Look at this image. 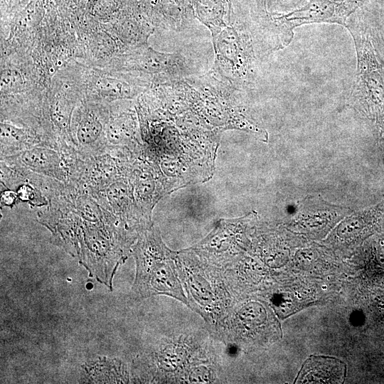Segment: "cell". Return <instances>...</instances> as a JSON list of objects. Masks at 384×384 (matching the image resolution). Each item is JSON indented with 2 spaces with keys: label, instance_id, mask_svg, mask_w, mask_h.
Masks as SVG:
<instances>
[{
  "label": "cell",
  "instance_id": "3",
  "mask_svg": "<svg viewBox=\"0 0 384 384\" xmlns=\"http://www.w3.org/2000/svg\"><path fill=\"white\" fill-rule=\"evenodd\" d=\"M363 0H309L300 8L286 14L265 17V23L276 50L287 46L294 29L313 23H338L346 27L348 18Z\"/></svg>",
  "mask_w": 384,
  "mask_h": 384
},
{
  "label": "cell",
  "instance_id": "1",
  "mask_svg": "<svg viewBox=\"0 0 384 384\" xmlns=\"http://www.w3.org/2000/svg\"><path fill=\"white\" fill-rule=\"evenodd\" d=\"M188 307L205 321L214 337L240 300L226 284L220 270L193 255L176 256Z\"/></svg>",
  "mask_w": 384,
  "mask_h": 384
},
{
  "label": "cell",
  "instance_id": "11",
  "mask_svg": "<svg viewBox=\"0 0 384 384\" xmlns=\"http://www.w3.org/2000/svg\"><path fill=\"white\" fill-rule=\"evenodd\" d=\"M196 8L198 17L215 33L225 24V17L230 15V0H190Z\"/></svg>",
  "mask_w": 384,
  "mask_h": 384
},
{
  "label": "cell",
  "instance_id": "13",
  "mask_svg": "<svg viewBox=\"0 0 384 384\" xmlns=\"http://www.w3.org/2000/svg\"><path fill=\"white\" fill-rule=\"evenodd\" d=\"M19 202L18 195L13 189L1 188V207L12 208Z\"/></svg>",
  "mask_w": 384,
  "mask_h": 384
},
{
  "label": "cell",
  "instance_id": "8",
  "mask_svg": "<svg viewBox=\"0 0 384 384\" xmlns=\"http://www.w3.org/2000/svg\"><path fill=\"white\" fill-rule=\"evenodd\" d=\"M108 117L102 107L86 106L80 109L70 128L78 151L85 156H97L108 151L106 132Z\"/></svg>",
  "mask_w": 384,
  "mask_h": 384
},
{
  "label": "cell",
  "instance_id": "9",
  "mask_svg": "<svg viewBox=\"0 0 384 384\" xmlns=\"http://www.w3.org/2000/svg\"><path fill=\"white\" fill-rule=\"evenodd\" d=\"M346 366L329 356H311L303 363L294 383H343Z\"/></svg>",
  "mask_w": 384,
  "mask_h": 384
},
{
  "label": "cell",
  "instance_id": "7",
  "mask_svg": "<svg viewBox=\"0 0 384 384\" xmlns=\"http://www.w3.org/2000/svg\"><path fill=\"white\" fill-rule=\"evenodd\" d=\"M73 148L67 146L58 149L39 144L19 154L1 158V161L68 183L69 157Z\"/></svg>",
  "mask_w": 384,
  "mask_h": 384
},
{
  "label": "cell",
  "instance_id": "4",
  "mask_svg": "<svg viewBox=\"0 0 384 384\" xmlns=\"http://www.w3.org/2000/svg\"><path fill=\"white\" fill-rule=\"evenodd\" d=\"M347 28L353 39L357 55L350 100L366 112L381 113L384 110V78L370 32L356 23H349Z\"/></svg>",
  "mask_w": 384,
  "mask_h": 384
},
{
  "label": "cell",
  "instance_id": "5",
  "mask_svg": "<svg viewBox=\"0 0 384 384\" xmlns=\"http://www.w3.org/2000/svg\"><path fill=\"white\" fill-rule=\"evenodd\" d=\"M279 332V322L267 304L239 300L213 338L225 345L239 347L272 341L278 338Z\"/></svg>",
  "mask_w": 384,
  "mask_h": 384
},
{
  "label": "cell",
  "instance_id": "6",
  "mask_svg": "<svg viewBox=\"0 0 384 384\" xmlns=\"http://www.w3.org/2000/svg\"><path fill=\"white\" fill-rule=\"evenodd\" d=\"M215 359L208 343L200 344L191 336L178 338L162 343L151 354L149 363L152 380L169 383H187L192 369Z\"/></svg>",
  "mask_w": 384,
  "mask_h": 384
},
{
  "label": "cell",
  "instance_id": "2",
  "mask_svg": "<svg viewBox=\"0 0 384 384\" xmlns=\"http://www.w3.org/2000/svg\"><path fill=\"white\" fill-rule=\"evenodd\" d=\"M136 274L131 295L136 300L166 295L188 306V299L179 277L176 256L163 243L159 232L148 228L132 247Z\"/></svg>",
  "mask_w": 384,
  "mask_h": 384
},
{
  "label": "cell",
  "instance_id": "12",
  "mask_svg": "<svg viewBox=\"0 0 384 384\" xmlns=\"http://www.w3.org/2000/svg\"><path fill=\"white\" fill-rule=\"evenodd\" d=\"M1 77V88L4 91H14L22 83L21 76L15 71H4Z\"/></svg>",
  "mask_w": 384,
  "mask_h": 384
},
{
  "label": "cell",
  "instance_id": "10",
  "mask_svg": "<svg viewBox=\"0 0 384 384\" xmlns=\"http://www.w3.org/2000/svg\"><path fill=\"white\" fill-rule=\"evenodd\" d=\"M43 142L35 132L9 122L1 123V158L19 154Z\"/></svg>",
  "mask_w": 384,
  "mask_h": 384
}]
</instances>
